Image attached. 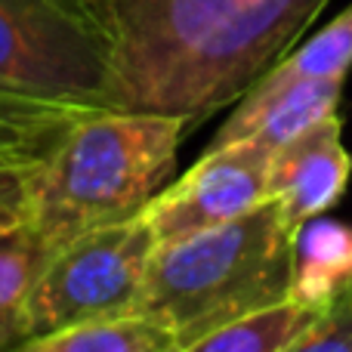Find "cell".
I'll return each mask as SVG.
<instances>
[{
  "label": "cell",
  "mask_w": 352,
  "mask_h": 352,
  "mask_svg": "<svg viewBox=\"0 0 352 352\" xmlns=\"http://www.w3.org/2000/svg\"><path fill=\"white\" fill-rule=\"evenodd\" d=\"M324 6L328 0H115V111L204 121L285 59Z\"/></svg>",
  "instance_id": "obj_1"
},
{
  "label": "cell",
  "mask_w": 352,
  "mask_h": 352,
  "mask_svg": "<svg viewBox=\"0 0 352 352\" xmlns=\"http://www.w3.org/2000/svg\"><path fill=\"white\" fill-rule=\"evenodd\" d=\"M186 127L182 118L155 111L80 115L43 158L28 226L59 250L142 217L170 179Z\"/></svg>",
  "instance_id": "obj_2"
},
{
  "label": "cell",
  "mask_w": 352,
  "mask_h": 352,
  "mask_svg": "<svg viewBox=\"0 0 352 352\" xmlns=\"http://www.w3.org/2000/svg\"><path fill=\"white\" fill-rule=\"evenodd\" d=\"M294 232L272 198L250 213L155 250L140 312L176 343L278 306L291 297Z\"/></svg>",
  "instance_id": "obj_3"
},
{
  "label": "cell",
  "mask_w": 352,
  "mask_h": 352,
  "mask_svg": "<svg viewBox=\"0 0 352 352\" xmlns=\"http://www.w3.org/2000/svg\"><path fill=\"white\" fill-rule=\"evenodd\" d=\"M115 0H0V90L74 111H111Z\"/></svg>",
  "instance_id": "obj_4"
},
{
  "label": "cell",
  "mask_w": 352,
  "mask_h": 352,
  "mask_svg": "<svg viewBox=\"0 0 352 352\" xmlns=\"http://www.w3.org/2000/svg\"><path fill=\"white\" fill-rule=\"evenodd\" d=\"M155 250L146 217L87 232L53 250L28 294L31 337L140 312Z\"/></svg>",
  "instance_id": "obj_5"
},
{
  "label": "cell",
  "mask_w": 352,
  "mask_h": 352,
  "mask_svg": "<svg viewBox=\"0 0 352 352\" xmlns=\"http://www.w3.org/2000/svg\"><path fill=\"white\" fill-rule=\"evenodd\" d=\"M269 161L272 152L250 140L207 148L192 170L161 188L142 213L158 248L217 229L266 204Z\"/></svg>",
  "instance_id": "obj_6"
},
{
  "label": "cell",
  "mask_w": 352,
  "mask_h": 352,
  "mask_svg": "<svg viewBox=\"0 0 352 352\" xmlns=\"http://www.w3.org/2000/svg\"><path fill=\"white\" fill-rule=\"evenodd\" d=\"M349 176L352 155L343 146V124L331 115L272 152L269 198L278 204L291 232H297L343 198Z\"/></svg>",
  "instance_id": "obj_7"
},
{
  "label": "cell",
  "mask_w": 352,
  "mask_h": 352,
  "mask_svg": "<svg viewBox=\"0 0 352 352\" xmlns=\"http://www.w3.org/2000/svg\"><path fill=\"white\" fill-rule=\"evenodd\" d=\"M346 78H300V80H269L260 78L241 99L238 109L226 118L207 148L250 140L256 146L281 148L309 130L312 124L337 115Z\"/></svg>",
  "instance_id": "obj_8"
},
{
  "label": "cell",
  "mask_w": 352,
  "mask_h": 352,
  "mask_svg": "<svg viewBox=\"0 0 352 352\" xmlns=\"http://www.w3.org/2000/svg\"><path fill=\"white\" fill-rule=\"evenodd\" d=\"M352 287V226L322 217L294 232V303L318 312Z\"/></svg>",
  "instance_id": "obj_9"
},
{
  "label": "cell",
  "mask_w": 352,
  "mask_h": 352,
  "mask_svg": "<svg viewBox=\"0 0 352 352\" xmlns=\"http://www.w3.org/2000/svg\"><path fill=\"white\" fill-rule=\"evenodd\" d=\"M173 331L146 312L96 318L43 337H31L19 352H176Z\"/></svg>",
  "instance_id": "obj_10"
},
{
  "label": "cell",
  "mask_w": 352,
  "mask_h": 352,
  "mask_svg": "<svg viewBox=\"0 0 352 352\" xmlns=\"http://www.w3.org/2000/svg\"><path fill=\"white\" fill-rule=\"evenodd\" d=\"M50 254L31 226L0 235V352H19L31 340L28 294Z\"/></svg>",
  "instance_id": "obj_11"
},
{
  "label": "cell",
  "mask_w": 352,
  "mask_h": 352,
  "mask_svg": "<svg viewBox=\"0 0 352 352\" xmlns=\"http://www.w3.org/2000/svg\"><path fill=\"white\" fill-rule=\"evenodd\" d=\"M312 318H316L312 309L285 300L278 306H269L254 316L223 324L176 352H281Z\"/></svg>",
  "instance_id": "obj_12"
},
{
  "label": "cell",
  "mask_w": 352,
  "mask_h": 352,
  "mask_svg": "<svg viewBox=\"0 0 352 352\" xmlns=\"http://www.w3.org/2000/svg\"><path fill=\"white\" fill-rule=\"evenodd\" d=\"M80 115H90V111L47 105L0 90V158L47 155Z\"/></svg>",
  "instance_id": "obj_13"
},
{
  "label": "cell",
  "mask_w": 352,
  "mask_h": 352,
  "mask_svg": "<svg viewBox=\"0 0 352 352\" xmlns=\"http://www.w3.org/2000/svg\"><path fill=\"white\" fill-rule=\"evenodd\" d=\"M349 68H352V6H346L318 34H312L303 47H297L281 62H275L263 78L269 80L346 78Z\"/></svg>",
  "instance_id": "obj_14"
},
{
  "label": "cell",
  "mask_w": 352,
  "mask_h": 352,
  "mask_svg": "<svg viewBox=\"0 0 352 352\" xmlns=\"http://www.w3.org/2000/svg\"><path fill=\"white\" fill-rule=\"evenodd\" d=\"M47 155H10L0 158V235L31 223L34 186Z\"/></svg>",
  "instance_id": "obj_15"
},
{
  "label": "cell",
  "mask_w": 352,
  "mask_h": 352,
  "mask_svg": "<svg viewBox=\"0 0 352 352\" xmlns=\"http://www.w3.org/2000/svg\"><path fill=\"white\" fill-rule=\"evenodd\" d=\"M281 352H352V287L318 309Z\"/></svg>",
  "instance_id": "obj_16"
},
{
  "label": "cell",
  "mask_w": 352,
  "mask_h": 352,
  "mask_svg": "<svg viewBox=\"0 0 352 352\" xmlns=\"http://www.w3.org/2000/svg\"><path fill=\"white\" fill-rule=\"evenodd\" d=\"M3 93H6V90H3ZM12 96H16V93H12Z\"/></svg>",
  "instance_id": "obj_17"
}]
</instances>
